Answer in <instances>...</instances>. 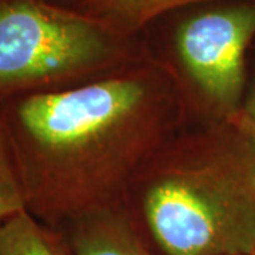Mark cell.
<instances>
[{
  "label": "cell",
  "mask_w": 255,
  "mask_h": 255,
  "mask_svg": "<svg viewBox=\"0 0 255 255\" xmlns=\"http://www.w3.org/2000/svg\"><path fill=\"white\" fill-rule=\"evenodd\" d=\"M1 108L26 210L54 228L119 209L191 110L173 67L152 54L73 87L3 101Z\"/></svg>",
  "instance_id": "1"
},
{
  "label": "cell",
  "mask_w": 255,
  "mask_h": 255,
  "mask_svg": "<svg viewBox=\"0 0 255 255\" xmlns=\"http://www.w3.org/2000/svg\"><path fill=\"white\" fill-rule=\"evenodd\" d=\"M160 255H254L255 140L233 124L183 129L121 207Z\"/></svg>",
  "instance_id": "2"
},
{
  "label": "cell",
  "mask_w": 255,
  "mask_h": 255,
  "mask_svg": "<svg viewBox=\"0 0 255 255\" xmlns=\"http://www.w3.org/2000/svg\"><path fill=\"white\" fill-rule=\"evenodd\" d=\"M101 18L53 0H0V102L88 81L149 55Z\"/></svg>",
  "instance_id": "3"
},
{
  "label": "cell",
  "mask_w": 255,
  "mask_h": 255,
  "mask_svg": "<svg viewBox=\"0 0 255 255\" xmlns=\"http://www.w3.org/2000/svg\"><path fill=\"white\" fill-rule=\"evenodd\" d=\"M255 43V3H210L182 18L173 33L177 73L201 124H233L244 97Z\"/></svg>",
  "instance_id": "4"
},
{
  "label": "cell",
  "mask_w": 255,
  "mask_h": 255,
  "mask_svg": "<svg viewBox=\"0 0 255 255\" xmlns=\"http://www.w3.org/2000/svg\"><path fill=\"white\" fill-rule=\"evenodd\" d=\"M57 230L73 255H157L121 209L88 213Z\"/></svg>",
  "instance_id": "5"
},
{
  "label": "cell",
  "mask_w": 255,
  "mask_h": 255,
  "mask_svg": "<svg viewBox=\"0 0 255 255\" xmlns=\"http://www.w3.org/2000/svg\"><path fill=\"white\" fill-rule=\"evenodd\" d=\"M221 1L255 3V0H82L80 10L104 20L125 36H136L140 28L169 11Z\"/></svg>",
  "instance_id": "6"
},
{
  "label": "cell",
  "mask_w": 255,
  "mask_h": 255,
  "mask_svg": "<svg viewBox=\"0 0 255 255\" xmlns=\"http://www.w3.org/2000/svg\"><path fill=\"white\" fill-rule=\"evenodd\" d=\"M0 255L73 254L60 230L21 210L0 224Z\"/></svg>",
  "instance_id": "7"
},
{
  "label": "cell",
  "mask_w": 255,
  "mask_h": 255,
  "mask_svg": "<svg viewBox=\"0 0 255 255\" xmlns=\"http://www.w3.org/2000/svg\"><path fill=\"white\" fill-rule=\"evenodd\" d=\"M21 210H26L24 194L0 102V224Z\"/></svg>",
  "instance_id": "8"
},
{
  "label": "cell",
  "mask_w": 255,
  "mask_h": 255,
  "mask_svg": "<svg viewBox=\"0 0 255 255\" xmlns=\"http://www.w3.org/2000/svg\"><path fill=\"white\" fill-rule=\"evenodd\" d=\"M233 125L255 140V60L253 64H247L246 91Z\"/></svg>",
  "instance_id": "9"
},
{
  "label": "cell",
  "mask_w": 255,
  "mask_h": 255,
  "mask_svg": "<svg viewBox=\"0 0 255 255\" xmlns=\"http://www.w3.org/2000/svg\"><path fill=\"white\" fill-rule=\"evenodd\" d=\"M254 255H255V253H254Z\"/></svg>",
  "instance_id": "10"
}]
</instances>
